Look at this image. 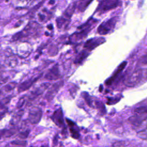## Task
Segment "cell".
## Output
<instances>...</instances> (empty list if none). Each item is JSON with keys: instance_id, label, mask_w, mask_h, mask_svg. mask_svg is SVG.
I'll return each instance as SVG.
<instances>
[{"instance_id": "17", "label": "cell", "mask_w": 147, "mask_h": 147, "mask_svg": "<svg viewBox=\"0 0 147 147\" xmlns=\"http://www.w3.org/2000/svg\"><path fill=\"white\" fill-rule=\"evenodd\" d=\"M66 121H67L68 126L70 127V132L72 134V137L76 139L78 138L79 134L78 130H77V129H76L75 124L72 121H71L68 119H67Z\"/></svg>"}, {"instance_id": "23", "label": "cell", "mask_w": 147, "mask_h": 147, "mask_svg": "<svg viewBox=\"0 0 147 147\" xmlns=\"http://www.w3.org/2000/svg\"><path fill=\"white\" fill-rule=\"evenodd\" d=\"M91 2V1H80L78 5V9L81 11H83L86 9V7L88 5V4L90 3Z\"/></svg>"}, {"instance_id": "31", "label": "cell", "mask_w": 147, "mask_h": 147, "mask_svg": "<svg viewBox=\"0 0 147 147\" xmlns=\"http://www.w3.org/2000/svg\"><path fill=\"white\" fill-rule=\"evenodd\" d=\"M4 95V94L2 92V91L1 90V89H0V98L1 97V96H2V95Z\"/></svg>"}, {"instance_id": "24", "label": "cell", "mask_w": 147, "mask_h": 147, "mask_svg": "<svg viewBox=\"0 0 147 147\" xmlns=\"http://www.w3.org/2000/svg\"><path fill=\"white\" fill-rule=\"evenodd\" d=\"M6 64L10 67H14L17 64V59L11 57H9L5 60Z\"/></svg>"}, {"instance_id": "26", "label": "cell", "mask_w": 147, "mask_h": 147, "mask_svg": "<svg viewBox=\"0 0 147 147\" xmlns=\"http://www.w3.org/2000/svg\"><path fill=\"white\" fill-rule=\"evenodd\" d=\"M121 97H115V98H109L107 99V105H114L116 104L117 103H118L120 99H121Z\"/></svg>"}, {"instance_id": "21", "label": "cell", "mask_w": 147, "mask_h": 147, "mask_svg": "<svg viewBox=\"0 0 147 147\" xmlns=\"http://www.w3.org/2000/svg\"><path fill=\"white\" fill-rule=\"evenodd\" d=\"M3 66L0 65V86H1L3 84L7 82L9 79L8 76H5L3 74Z\"/></svg>"}, {"instance_id": "9", "label": "cell", "mask_w": 147, "mask_h": 147, "mask_svg": "<svg viewBox=\"0 0 147 147\" xmlns=\"http://www.w3.org/2000/svg\"><path fill=\"white\" fill-rule=\"evenodd\" d=\"M121 1L117 0H108V1H102L100 2L96 11H107L117 7Z\"/></svg>"}, {"instance_id": "7", "label": "cell", "mask_w": 147, "mask_h": 147, "mask_svg": "<svg viewBox=\"0 0 147 147\" xmlns=\"http://www.w3.org/2000/svg\"><path fill=\"white\" fill-rule=\"evenodd\" d=\"M106 41L105 39L103 37H94L87 40L84 44V49L88 52L94 49L98 46L103 44Z\"/></svg>"}, {"instance_id": "29", "label": "cell", "mask_w": 147, "mask_h": 147, "mask_svg": "<svg viewBox=\"0 0 147 147\" xmlns=\"http://www.w3.org/2000/svg\"><path fill=\"white\" fill-rule=\"evenodd\" d=\"M29 130H26V131H24L23 132H21L18 135V137L22 139H25L26 138L28 134H29Z\"/></svg>"}, {"instance_id": "20", "label": "cell", "mask_w": 147, "mask_h": 147, "mask_svg": "<svg viewBox=\"0 0 147 147\" xmlns=\"http://www.w3.org/2000/svg\"><path fill=\"white\" fill-rule=\"evenodd\" d=\"M16 85H17V83L16 82H10L7 83V84L4 86L2 88L0 89L2 91V92L5 94V92H7L13 90L16 87Z\"/></svg>"}, {"instance_id": "19", "label": "cell", "mask_w": 147, "mask_h": 147, "mask_svg": "<svg viewBox=\"0 0 147 147\" xmlns=\"http://www.w3.org/2000/svg\"><path fill=\"white\" fill-rule=\"evenodd\" d=\"M82 95L83 96L82 97H83V98L85 100L87 104L89 106H90L92 108H94V100L92 99V97L91 96H90L89 94L86 92L82 93Z\"/></svg>"}, {"instance_id": "8", "label": "cell", "mask_w": 147, "mask_h": 147, "mask_svg": "<svg viewBox=\"0 0 147 147\" xmlns=\"http://www.w3.org/2000/svg\"><path fill=\"white\" fill-rule=\"evenodd\" d=\"M42 117V110L38 107H32L29 112L28 119L32 124L38 123Z\"/></svg>"}, {"instance_id": "22", "label": "cell", "mask_w": 147, "mask_h": 147, "mask_svg": "<svg viewBox=\"0 0 147 147\" xmlns=\"http://www.w3.org/2000/svg\"><path fill=\"white\" fill-rule=\"evenodd\" d=\"M12 96L11 95L6 96L0 100V109H3L10 101Z\"/></svg>"}, {"instance_id": "4", "label": "cell", "mask_w": 147, "mask_h": 147, "mask_svg": "<svg viewBox=\"0 0 147 147\" xmlns=\"http://www.w3.org/2000/svg\"><path fill=\"white\" fill-rule=\"evenodd\" d=\"M76 1L71 3L65 9L63 14L59 17L56 20L57 25L59 28H61L62 26H67L69 24V20L72 16L76 6Z\"/></svg>"}, {"instance_id": "12", "label": "cell", "mask_w": 147, "mask_h": 147, "mask_svg": "<svg viewBox=\"0 0 147 147\" xmlns=\"http://www.w3.org/2000/svg\"><path fill=\"white\" fill-rule=\"evenodd\" d=\"M126 65H127V62L126 61L122 62L118 67V68H117L115 71L114 72V74L112 75V76L111 77H110L109 79H107L105 81V84H106L107 86L111 85L114 82V81L118 78V77L121 74L122 71L125 69V68L126 67Z\"/></svg>"}, {"instance_id": "30", "label": "cell", "mask_w": 147, "mask_h": 147, "mask_svg": "<svg viewBox=\"0 0 147 147\" xmlns=\"http://www.w3.org/2000/svg\"><path fill=\"white\" fill-rule=\"evenodd\" d=\"M12 144H16V145H22V144H25V142H24V141H13L12 142Z\"/></svg>"}, {"instance_id": "1", "label": "cell", "mask_w": 147, "mask_h": 147, "mask_svg": "<svg viewBox=\"0 0 147 147\" xmlns=\"http://www.w3.org/2000/svg\"><path fill=\"white\" fill-rule=\"evenodd\" d=\"M97 22L96 20L91 18L87 22L79 26L77 31L70 36L69 41L71 42H76L83 40L95 25L97 24Z\"/></svg>"}, {"instance_id": "10", "label": "cell", "mask_w": 147, "mask_h": 147, "mask_svg": "<svg viewBox=\"0 0 147 147\" xmlns=\"http://www.w3.org/2000/svg\"><path fill=\"white\" fill-rule=\"evenodd\" d=\"M63 85V81H59L54 83L48 90L47 92L45 94L46 99L50 101L53 99L56 94L58 92L59 90L61 88Z\"/></svg>"}, {"instance_id": "15", "label": "cell", "mask_w": 147, "mask_h": 147, "mask_svg": "<svg viewBox=\"0 0 147 147\" xmlns=\"http://www.w3.org/2000/svg\"><path fill=\"white\" fill-rule=\"evenodd\" d=\"M49 83H44L41 84L40 86H39L38 87L35 88L29 94L28 96L29 100L31 102L32 100H33L34 99H35L37 96H38L41 94H42L43 92L49 87Z\"/></svg>"}, {"instance_id": "13", "label": "cell", "mask_w": 147, "mask_h": 147, "mask_svg": "<svg viewBox=\"0 0 147 147\" xmlns=\"http://www.w3.org/2000/svg\"><path fill=\"white\" fill-rule=\"evenodd\" d=\"M51 119L53 122L59 127L64 126V117L62 109L61 108L55 110L51 116Z\"/></svg>"}, {"instance_id": "3", "label": "cell", "mask_w": 147, "mask_h": 147, "mask_svg": "<svg viewBox=\"0 0 147 147\" xmlns=\"http://www.w3.org/2000/svg\"><path fill=\"white\" fill-rule=\"evenodd\" d=\"M37 24L32 22L29 23L22 31L15 34L12 37L13 41H18L29 36H34L37 32Z\"/></svg>"}, {"instance_id": "18", "label": "cell", "mask_w": 147, "mask_h": 147, "mask_svg": "<svg viewBox=\"0 0 147 147\" xmlns=\"http://www.w3.org/2000/svg\"><path fill=\"white\" fill-rule=\"evenodd\" d=\"M24 114V110H20L18 111H17L12 117L11 121H10V125H15L17 123H18V122L20 121L22 115Z\"/></svg>"}, {"instance_id": "32", "label": "cell", "mask_w": 147, "mask_h": 147, "mask_svg": "<svg viewBox=\"0 0 147 147\" xmlns=\"http://www.w3.org/2000/svg\"><path fill=\"white\" fill-rule=\"evenodd\" d=\"M55 2V1H49V3H54Z\"/></svg>"}, {"instance_id": "11", "label": "cell", "mask_w": 147, "mask_h": 147, "mask_svg": "<svg viewBox=\"0 0 147 147\" xmlns=\"http://www.w3.org/2000/svg\"><path fill=\"white\" fill-rule=\"evenodd\" d=\"M42 74H40L38 76H37L36 77H33L30 79H28L24 82H23L22 83H21L18 87V91L19 92L25 91L29 88H30L41 76Z\"/></svg>"}, {"instance_id": "6", "label": "cell", "mask_w": 147, "mask_h": 147, "mask_svg": "<svg viewBox=\"0 0 147 147\" xmlns=\"http://www.w3.org/2000/svg\"><path fill=\"white\" fill-rule=\"evenodd\" d=\"M143 70L141 68H136L127 79L126 85L129 87L134 86L141 80Z\"/></svg>"}, {"instance_id": "16", "label": "cell", "mask_w": 147, "mask_h": 147, "mask_svg": "<svg viewBox=\"0 0 147 147\" xmlns=\"http://www.w3.org/2000/svg\"><path fill=\"white\" fill-rule=\"evenodd\" d=\"M89 55V52L86 49H84L80 52L75 59V64H80L84 60H85Z\"/></svg>"}, {"instance_id": "14", "label": "cell", "mask_w": 147, "mask_h": 147, "mask_svg": "<svg viewBox=\"0 0 147 147\" xmlns=\"http://www.w3.org/2000/svg\"><path fill=\"white\" fill-rule=\"evenodd\" d=\"M60 77V71L57 64L55 65L51 69H49L45 75V78L50 80H57L59 79Z\"/></svg>"}, {"instance_id": "25", "label": "cell", "mask_w": 147, "mask_h": 147, "mask_svg": "<svg viewBox=\"0 0 147 147\" xmlns=\"http://www.w3.org/2000/svg\"><path fill=\"white\" fill-rule=\"evenodd\" d=\"M16 132V129H14V128H12V129H9V130H4L3 137L4 138L10 137H11L12 135H13L14 134H15Z\"/></svg>"}, {"instance_id": "27", "label": "cell", "mask_w": 147, "mask_h": 147, "mask_svg": "<svg viewBox=\"0 0 147 147\" xmlns=\"http://www.w3.org/2000/svg\"><path fill=\"white\" fill-rule=\"evenodd\" d=\"M138 136L140 138H141L143 140H146V128H145L144 130L139 131L138 133Z\"/></svg>"}, {"instance_id": "5", "label": "cell", "mask_w": 147, "mask_h": 147, "mask_svg": "<svg viewBox=\"0 0 147 147\" xmlns=\"http://www.w3.org/2000/svg\"><path fill=\"white\" fill-rule=\"evenodd\" d=\"M118 21L117 17H113L102 22L98 27V33L100 35H106L110 33L114 29Z\"/></svg>"}, {"instance_id": "28", "label": "cell", "mask_w": 147, "mask_h": 147, "mask_svg": "<svg viewBox=\"0 0 147 147\" xmlns=\"http://www.w3.org/2000/svg\"><path fill=\"white\" fill-rule=\"evenodd\" d=\"M25 97H24V96L21 97V98L19 99L18 102H17V108H18V109L21 108V107L24 105V103H25Z\"/></svg>"}, {"instance_id": "2", "label": "cell", "mask_w": 147, "mask_h": 147, "mask_svg": "<svg viewBox=\"0 0 147 147\" xmlns=\"http://www.w3.org/2000/svg\"><path fill=\"white\" fill-rule=\"evenodd\" d=\"M146 106H140L134 109V114L129 118V121L131 125L136 127H139L143 122H146Z\"/></svg>"}]
</instances>
